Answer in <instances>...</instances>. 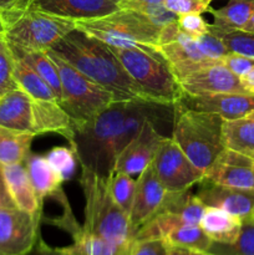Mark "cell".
Here are the masks:
<instances>
[{
	"label": "cell",
	"instance_id": "6da1fadb",
	"mask_svg": "<svg viewBox=\"0 0 254 255\" xmlns=\"http://www.w3.org/2000/svg\"><path fill=\"white\" fill-rule=\"evenodd\" d=\"M50 50L85 76L111 91L117 101H148L109 45L74 30Z\"/></svg>",
	"mask_w": 254,
	"mask_h": 255
},
{
	"label": "cell",
	"instance_id": "7a4b0ae2",
	"mask_svg": "<svg viewBox=\"0 0 254 255\" xmlns=\"http://www.w3.org/2000/svg\"><path fill=\"white\" fill-rule=\"evenodd\" d=\"M129 101H115L90 121L75 126L70 144L77 161L91 171L109 177L119 157V138Z\"/></svg>",
	"mask_w": 254,
	"mask_h": 255
},
{
	"label": "cell",
	"instance_id": "3957f363",
	"mask_svg": "<svg viewBox=\"0 0 254 255\" xmlns=\"http://www.w3.org/2000/svg\"><path fill=\"white\" fill-rule=\"evenodd\" d=\"M79 182L85 197V222L82 228L131 253L134 232L128 216L112 198L109 177L81 166Z\"/></svg>",
	"mask_w": 254,
	"mask_h": 255
},
{
	"label": "cell",
	"instance_id": "277c9868",
	"mask_svg": "<svg viewBox=\"0 0 254 255\" xmlns=\"http://www.w3.org/2000/svg\"><path fill=\"white\" fill-rule=\"evenodd\" d=\"M173 111L172 138L204 173L226 149L222 132L224 120L216 114L196 111L179 104L174 105Z\"/></svg>",
	"mask_w": 254,
	"mask_h": 255
},
{
	"label": "cell",
	"instance_id": "5b68a950",
	"mask_svg": "<svg viewBox=\"0 0 254 255\" xmlns=\"http://www.w3.org/2000/svg\"><path fill=\"white\" fill-rule=\"evenodd\" d=\"M76 30L109 46L154 50L161 27L137 10L120 9L101 17L77 20Z\"/></svg>",
	"mask_w": 254,
	"mask_h": 255
},
{
	"label": "cell",
	"instance_id": "8992f818",
	"mask_svg": "<svg viewBox=\"0 0 254 255\" xmlns=\"http://www.w3.org/2000/svg\"><path fill=\"white\" fill-rule=\"evenodd\" d=\"M110 49L148 101L171 106L177 104L182 96L181 85L156 50L114 46Z\"/></svg>",
	"mask_w": 254,
	"mask_h": 255
},
{
	"label": "cell",
	"instance_id": "52a82bcc",
	"mask_svg": "<svg viewBox=\"0 0 254 255\" xmlns=\"http://www.w3.org/2000/svg\"><path fill=\"white\" fill-rule=\"evenodd\" d=\"M0 27L10 44L25 50L47 51L76 30V21L24 7L0 15Z\"/></svg>",
	"mask_w": 254,
	"mask_h": 255
},
{
	"label": "cell",
	"instance_id": "ba28073f",
	"mask_svg": "<svg viewBox=\"0 0 254 255\" xmlns=\"http://www.w3.org/2000/svg\"><path fill=\"white\" fill-rule=\"evenodd\" d=\"M46 52L59 71L62 87L60 105L70 115L75 126L90 121L117 101L111 91L85 76L52 50Z\"/></svg>",
	"mask_w": 254,
	"mask_h": 255
},
{
	"label": "cell",
	"instance_id": "9c48e42d",
	"mask_svg": "<svg viewBox=\"0 0 254 255\" xmlns=\"http://www.w3.org/2000/svg\"><path fill=\"white\" fill-rule=\"evenodd\" d=\"M152 168L168 192L191 189L204 177L203 172L189 161L172 137L163 139L152 162Z\"/></svg>",
	"mask_w": 254,
	"mask_h": 255
},
{
	"label": "cell",
	"instance_id": "30bf717a",
	"mask_svg": "<svg viewBox=\"0 0 254 255\" xmlns=\"http://www.w3.org/2000/svg\"><path fill=\"white\" fill-rule=\"evenodd\" d=\"M41 217L16 207H0V255H27L39 241Z\"/></svg>",
	"mask_w": 254,
	"mask_h": 255
},
{
	"label": "cell",
	"instance_id": "8fae6325",
	"mask_svg": "<svg viewBox=\"0 0 254 255\" xmlns=\"http://www.w3.org/2000/svg\"><path fill=\"white\" fill-rule=\"evenodd\" d=\"M164 138L166 136L159 133L154 127V121L147 120L138 133L119 154L114 171L138 177L147 167L151 166Z\"/></svg>",
	"mask_w": 254,
	"mask_h": 255
},
{
	"label": "cell",
	"instance_id": "7c38bea8",
	"mask_svg": "<svg viewBox=\"0 0 254 255\" xmlns=\"http://www.w3.org/2000/svg\"><path fill=\"white\" fill-rule=\"evenodd\" d=\"M167 193L168 191L157 178L152 164L137 177L133 202L128 214L134 237L139 228H142L161 212Z\"/></svg>",
	"mask_w": 254,
	"mask_h": 255
},
{
	"label": "cell",
	"instance_id": "4fadbf2b",
	"mask_svg": "<svg viewBox=\"0 0 254 255\" xmlns=\"http://www.w3.org/2000/svg\"><path fill=\"white\" fill-rule=\"evenodd\" d=\"M157 54L166 61L178 82L189 75L209 65L218 62L204 56L196 41V37L184 34L181 30L176 41L154 47Z\"/></svg>",
	"mask_w": 254,
	"mask_h": 255
},
{
	"label": "cell",
	"instance_id": "5bb4252c",
	"mask_svg": "<svg viewBox=\"0 0 254 255\" xmlns=\"http://www.w3.org/2000/svg\"><path fill=\"white\" fill-rule=\"evenodd\" d=\"M203 179L232 188L254 189V158L226 148L204 172Z\"/></svg>",
	"mask_w": 254,
	"mask_h": 255
},
{
	"label": "cell",
	"instance_id": "9a60e30c",
	"mask_svg": "<svg viewBox=\"0 0 254 255\" xmlns=\"http://www.w3.org/2000/svg\"><path fill=\"white\" fill-rule=\"evenodd\" d=\"M182 94L199 96L212 94H248L241 79L221 61L198 70L179 82ZM251 95V94H249Z\"/></svg>",
	"mask_w": 254,
	"mask_h": 255
},
{
	"label": "cell",
	"instance_id": "2e32d148",
	"mask_svg": "<svg viewBox=\"0 0 254 255\" xmlns=\"http://www.w3.org/2000/svg\"><path fill=\"white\" fill-rule=\"evenodd\" d=\"M177 104L196 111L216 114L228 121L246 117L254 111V95L212 94L191 96L182 94Z\"/></svg>",
	"mask_w": 254,
	"mask_h": 255
},
{
	"label": "cell",
	"instance_id": "e0dca14e",
	"mask_svg": "<svg viewBox=\"0 0 254 255\" xmlns=\"http://www.w3.org/2000/svg\"><path fill=\"white\" fill-rule=\"evenodd\" d=\"M201 187L196 196L206 207H214L233 216L242 222L253 218L254 213V189H239L221 186L202 179Z\"/></svg>",
	"mask_w": 254,
	"mask_h": 255
},
{
	"label": "cell",
	"instance_id": "ac0fdd59",
	"mask_svg": "<svg viewBox=\"0 0 254 255\" xmlns=\"http://www.w3.org/2000/svg\"><path fill=\"white\" fill-rule=\"evenodd\" d=\"M25 7L75 21L101 17L121 9L115 0H27Z\"/></svg>",
	"mask_w": 254,
	"mask_h": 255
},
{
	"label": "cell",
	"instance_id": "d6986e66",
	"mask_svg": "<svg viewBox=\"0 0 254 255\" xmlns=\"http://www.w3.org/2000/svg\"><path fill=\"white\" fill-rule=\"evenodd\" d=\"M32 133H59L71 144L75 124L59 102L32 99Z\"/></svg>",
	"mask_w": 254,
	"mask_h": 255
},
{
	"label": "cell",
	"instance_id": "ffe728a7",
	"mask_svg": "<svg viewBox=\"0 0 254 255\" xmlns=\"http://www.w3.org/2000/svg\"><path fill=\"white\" fill-rule=\"evenodd\" d=\"M6 191L15 207L35 217H41L42 203L30 181L25 163L1 166Z\"/></svg>",
	"mask_w": 254,
	"mask_h": 255
},
{
	"label": "cell",
	"instance_id": "44dd1931",
	"mask_svg": "<svg viewBox=\"0 0 254 255\" xmlns=\"http://www.w3.org/2000/svg\"><path fill=\"white\" fill-rule=\"evenodd\" d=\"M0 126L32 133V99L19 87L0 96Z\"/></svg>",
	"mask_w": 254,
	"mask_h": 255
},
{
	"label": "cell",
	"instance_id": "7402d4cb",
	"mask_svg": "<svg viewBox=\"0 0 254 255\" xmlns=\"http://www.w3.org/2000/svg\"><path fill=\"white\" fill-rule=\"evenodd\" d=\"M199 226L213 243L231 246L241 233L242 221L226 211L206 207Z\"/></svg>",
	"mask_w": 254,
	"mask_h": 255
},
{
	"label": "cell",
	"instance_id": "603a6c76",
	"mask_svg": "<svg viewBox=\"0 0 254 255\" xmlns=\"http://www.w3.org/2000/svg\"><path fill=\"white\" fill-rule=\"evenodd\" d=\"M213 24H209V32L221 36L222 34L244 30L254 15V0H228L221 9H211Z\"/></svg>",
	"mask_w": 254,
	"mask_h": 255
},
{
	"label": "cell",
	"instance_id": "cb8c5ba5",
	"mask_svg": "<svg viewBox=\"0 0 254 255\" xmlns=\"http://www.w3.org/2000/svg\"><path fill=\"white\" fill-rule=\"evenodd\" d=\"M72 244L62 248H50L47 251L51 255H129V252L124 251L105 241L101 237L89 233L80 228L72 234Z\"/></svg>",
	"mask_w": 254,
	"mask_h": 255
},
{
	"label": "cell",
	"instance_id": "d4e9b609",
	"mask_svg": "<svg viewBox=\"0 0 254 255\" xmlns=\"http://www.w3.org/2000/svg\"><path fill=\"white\" fill-rule=\"evenodd\" d=\"M24 163L37 198L41 203L46 197L55 196L57 192L61 191V184L64 182L50 167L46 157L30 152Z\"/></svg>",
	"mask_w": 254,
	"mask_h": 255
},
{
	"label": "cell",
	"instance_id": "484cf974",
	"mask_svg": "<svg viewBox=\"0 0 254 255\" xmlns=\"http://www.w3.org/2000/svg\"><path fill=\"white\" fill-rule=\"evenodd\" d=\"M7 44H9L11 54L14 56L19 57L22 61L26 62L30 67H32L47 82V85L51 87L52 92L55 94L57 102L60 104L62 100L61 81H60L59 71H57L52 60L49 57L47 52L39 51V50H25L16 46V45L10 44V42H7Z\"/></svg>",
	"mask_w": 254,
	"mask_h": 255
},
{
	"label": "cell",
	"instance_id": "4316f807",
	"mask_svg": "<svg viewBox=\"0 0 254 255\" xmlns=\"http://www.w3.org/2000/svg\"><path fill=\"white\" fill-rule=\"evenodd\" d=\"M223 142L226 148L254 158V120L242 117L223 122Z\"/></svg>",
	"mask_w": 254,
	"mask_h": 255
},
{
	"label": "cell",
	"instance_id": "83f0119b",
	"mask_svg": "<svg viewBox=\"0 0 254 255\" xmlns=\"http://www.w3.org/2000/svg\"><path fill=\"white\" fill-rule=\"evenodd\" d=\"M35 134L0 126V166L24 163Z\"/></svg>",
	"mask_w": 254,
	"mask_h": 255
},
{
	"label": "cell",
	"instance_id": "f1b7e54d",
	"mask_svg": "<svg viewBox=\"0 0 254 255\" xmlns=\"http://www.w3.org/2000/svg\"><path fill=\"white\" fill-rule=\"evenodd\" d=\"M12 57H14V79L17 87L26 92L34 100H47V101L57 102L51 87L35 70L19 57L14 55Z\"/></svg>",
	"mask_w": 254,
	"mask_h": 255
},
{
	"label": "cell",
	"instance_id": "f546056e",
	"mask_svg": "<svg viewBox=\"0 0 254 255\" xmlns=\"http://www.w3.org/2000/svg\"><path fill=\"white\" fill-rule=\"evenodd\" d=\"M162 239H164L171 247H182L207 252L211 251L214 244L204 233L201 226L187 223H181L171 228Z\"/></svg>",
	"mask_w": 254,
	"mask_h": 255
},
{
	"label": "cell",
	"instance_id": "4dcf8cb0",
	"mask_svg": "<svg viewBox=\"0 0 254 255\" xmlns=\"http://www.w3.org/2000/svg\"><path fill=\"white\" fill-rule=\"evenodd\" d=\"M109 186L112 198L115 199L117 206L128 216L133 202L136 179L124 172L114 171L109 176Z\"/></svg>",
	"mask_w": 254,
	"mask_h": 255
},
{
	"label": "cell",
	"instance_id": "1f68e13d",
	"mask_svg": "<svg viewBox=\"0 0 254 255\" xmlns=\"http://www.w3.org/2000/svg\"><path fill=\"white\" fill-rule=\"evenodd\" d=\"M46 159L55 173L62 182L70 181L75 176L77 167V157L74 149L67 146L54 147L46 153Z\"/></svg>",
	"mask_w": 254,
	"mask_h": 255
},
{
	"label": "cell",
	"instance_id": "d6a6232c",
	"mask_svg": "<svg viewBox=\"0 0 254 255\" xmlns=\"http://www.w3.org/2000/svg\"><path fill=\"white\" fill-rule=\"evenodd\" d=\"M14 89H17L14 79V57L0 27V96Z\"/></svg>",
	"mask_w": 254,
	"mask_h": 255
},
{
	"label": "cell",
	"instance_id": "836d02e7",
	"mask_svg": "<svg viewBox=\"0 0 254 255\" xmlns=\"http://www.w3.org/2000/svg\"><path fill=\"white\" fill-rule=\"evenodd\" d=\"M219 37H222L229 52L241 54L254 59V32L237 30V31L222 34Z\"/></svg>",
	"mask_w": 254,
	"mask_h": 255
},
{
	"label": "cell",
	"instance_id": "e575fe53",
	"mask_svg": "<svg viewBox=\"0 0 254 255\" xmlns=\"http://www.w3.org/2000/svg\"><path fill=\"white\" fill-rule=\"evenodd\" d=\"M224 247L229 251L224 255H254V218L242 222L241 233L237 241Z\"/></svg>",
	"mask_w": 254,
	"mask_h": 255
},
{
	"label": "cell",
	"instance_id": "d590c367",
	"mask_svg": "<svg viewBox=\"0 0 254 255\" xmlns=\"http://www.w3.org/2000/svg\"><path fill=\"white\" fill-rule=\"evenodd\" d=\"M213 0H163V6L177 16L186 14H204L211 11Z\"/></svg>",
	"mask_w": 254,
	"mask_h": 255
},
{
	"label": "cell",
	"instance_id": "8d00e7d4",
	"mask_svg": "<svg viewBox=\"0 0 254 255\" xmlns=\"http://www.w3.org/2000/svg\"><path fill=\"white\" fill-rule=\"evenodd\" d=\"M196 41L204 56L211 60L221 61L222 57L229 52L222 37L217 36V35L212 34L209 31L207 34L196 37Z\"/></svg>",
	"mask_w": 254,
	"mask_h": 255
},
{
	"label": "cell",
	"instance_id": "74e56055",
	"mask_svg": "<svg viewBox=\"0 0 254 255\" xmlns=\"http://www.w3.org/2000/svg\"><path fill=\"white\" fill-rule=\"evenodd\" d=\"M171 246L162 238L134 241L129 255H168Z\"/></svg>",
	"mask_w": 254,
	"mask_h": 255
},
{
	"label": "cell",
	"instance_id": "f35d334b",
	"mask_svg": "<svg viewBox=\"0 0 254 255\" xmlns=\"http://www.w3.org/2000/svg\"><path fill=\"white\" fill-rule=\"evenodd\" d=\"M177 24L184 34L192 37H198L201 35L207 34L209 30V24L202 17L201 14L179 15L177 19Z\"/></svg>",
	"mask_w": 254,
	"mask_h": 255
},
{
	"label": "cell",
	"instance_id": "ab89813d",
	"mask_svg": "<svg viewBox=\"0 0 254 255\" xmlns=\"http://www.w3.org/2000/svg\"><path fill=\"white\" fill-rule=\"evenodd\" d=\"M221 62L231 70L234 75L242 79L244 75L248 74L254 67V59L249 56H244L241 54H234V52H228L221 59Z\"/></svg>",
	"mask_w": 254,
	"mask_h": 255
},
{
	"label": "cell",
	"instance_id": "60d3db41",
	"mask_svg": "<svg viewBox=\"0 0 254 255\" xmlns=\"http://www.w3.org/2000/svg\"><path fill=\"white\" fill-rule=\"evenodd\" d=\"M27 0H0V15L12 10L24 9L26 6Z\"/></svg>",
	"mask_w": 254,
	"mask_h": 255
},
{
	"label": "cell",
	"instance_id": "b9f144b4",
	"mask_svg": "<svg viewBox=\"0 0 254 255\" xmlns=\"http://www.w3.org/2000/svg\"><path fill=\"white\" fill-rule=\"evenodd\" d=\"M168 255H222L207 251H198V249L182 248V247H171Z\"/></svg>",
	"mask_w": 254,
	"mask_h": 255
},
{
	"label": "cell",
	"instance_id": "7bdbcfd3",
	"mask_svg": "<svg viewBox=\"0 0 254 255\" xmlns=\"http://www.w3.org/2000/svg\"><path fill=\"white\" fill-rule=\"evenodd\" d=\"M0 207H15V204L12 203L11 198H10L9 193L6 191L1 166H0Z\"/></svg>",
	"mask_w": 254,
	"mask_h": 255
},
{
	"label": "cell",
	"instance_id": "ee69618b",
	"mask_svg": "<svg viewBox=\"0 0 254 255\" xmlns=\"http://www.w3.org/2000/svg\"><path fill=\"white\" fill-rule=\"evenodd\" d=\"M163 0H125L121 5V9H134L142 5H162Z\"/></svg>",
	"mask_w": 254,
	"mask_h": 255
},
{
	"label": "cell",
	"instance_id": "f6af8a7d",
	"mask_svg": "<svg viewBox=\"0 0 254 255\" xmlns=\"http://www.w3.org/2000/svg\"><path fill=\"white\" fill-rule=\"evenodd\" d=\"M242 84H243L244 89L247 90V92L251 95H254V67L248 72L247 75H244L241 79Z\"/></svg>",
	"mask_w": 254,
	"mask_h": 255
},
{
	"label": "cell",
	"instance_id": "bcb514c9",
	"mask_svg": "<svg viewBox=\"0 0 254 255\" xmlns=\"http://www.w3.org/2000/svg\"><path fill=\"white\" fill-rule=\"evenodd\" d=\"M27 255H51V254H50L49 251H47L46 244L39 239L36 243V246H35V248L32 249V251L30 252Z\"/></svg>",
	"mask_w": 254,
	"mask_h": 255
},
{
	"label": "cell",
	"instance_id": "7dc6e473",
	"mask_svg": "<svg viewBox=\"0 0 254 255\" xmlns=\"http://www.w3.org/2000/svg\"><path fill=\"white\" fill-rule=\"evenodd\" d=\"M243 31H248V32H254V15L252 16V19L249 20L248 24L246 25V27H244Z\"/></svg>",
	"mask_w": 254,
	"mask_h": 255
},
{
	"label": "cell",
	"instance_id": "c3c4849f",
	"mask_svg": "<svg viewBox=\"0 0 254 255\" xmlns=\"http://www.w3.org/2000/svg\"><path fill=\"white\" fill-rule=\"evenodd\" d=\"M115 1H116V2H117V4H119V5H120V7H121V5H122V4H124V2H125V0H115Z\"/></svg>",
	"mask_w": 254,
	"mask_h": 255
},
{
	"label": "cell",
	"instance_id": "681fc988",
	"mask_svg": "<svg viewBox=\"0 0 254 255\" xmlns=\"http://www.w3.org/2000/svg\"><path fill=\"white\" fill-rule=\"evenodd\" d=\"M246 117H249V119H253L254 120V111L251 112V114H249L248 116H246Z\"/></svg>",
	"mask_w": 254,
	"mask_h": 255
},
{
	"label": "cell",
	"instance_id": "f907efd6",
	"mask_svg": "<svg viewBox=\"0 0 254 255\" xmlns=\"http://www.w3.org/2000/svg\"><path fill=\"white\" fill-rule=\"evenodd\" d=\"M253 218H254V213H253Z\"/></svg>",
	"mask_w": 254,
	"mask_h": 255
}]
</instances>
